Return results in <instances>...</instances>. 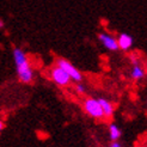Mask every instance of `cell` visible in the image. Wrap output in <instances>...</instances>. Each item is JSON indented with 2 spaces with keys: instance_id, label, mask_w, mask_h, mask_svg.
<instances>
[{
  "instance_id": "7",
  "label": "cell",
  "mask_w": 147,
  "mask_h": 147,
  "mask_svg": "<svg viewBox=\"0 0 147 147\" xmlns=\"http://www.w3.org/2000/svg\"><path fill=\"white\" fill-rule=\"evenodd\" d=\"M99 104H100V108H102V111H103V115H104V117H111L113 114H114V107L113 104L110 103L109 100L107 99H98Z\"/></svg>"
},
{
  "instance_id": "8",
  "label": "cell",
  "mask_w": 147,
  "mask_h": 147,
  "mask_svg": "<svg viewBox=\"0 0 147 147\" xmlns=\"http://www.w3.org/2000/svg\"><path fill=\"white\" fill-rule=\"evenodd\" d=\"M145 74H146V72H145V69L141 67L140 65L133 66L130 76H131V78H133L134 80H141V79L145 77Z\"/></svg>"
},
{
  "instance_id": "9",
  "label": "cell",
  "mask_w": 147,
  "mask_h": 147,
  "mask_svg": "<svg viewBox=\"0 0 147 147\" xmlns=\"http://www.w3.org/2000/svg\"><path fill=\"white\" fill-rule=\"evenodd\" d=\"M109 131H110V138L113 139V140H119V138L121 136V130L120 128L116 126L115 123L113 124H110V127H109Z\"/></svg>"
},
{
  "instance_id": "10",
  "label": "cell",
  "mask_w": 147,
  "mask_h": 147,
  "mask_svg": "<svg viewBox=\"0 0 147 147\" xmlns=\"http://www.w3.org/2000/svg\"><path fill=\"white\" fill-rule=\"evenodd\" d=\"M76 90H77V92H78V93H80V94L85 93V91H86L85 86H84V85H82V84H78V85H77V87H76Z\"/></svg>"
},
{
  "instance_id": "11",
  "label": "cell",
  "mask_w": 147,
  "mask_h": 147,
  "mask_svg": "<svg viewBox=\"0 0 147 147\" xmlns=\"http://www.w3.org/2000/svg\"><path fill=\"white\" fill-rule=\"evenodd\" d=\"M110 147H121V145H120L119 142H117V141H115V142H113V144H111V146H110Z\"/></svg>"
},
{
  "instance_id": "2",
  "label": "cell",
  "mask_w": 147,
  "mask_h": 147,
  "mask_svg": "<svg viewBox=\"0 0 147 147\" xmlns=\"http://www.w3.org/2000/svg\"><path fill=\"white\" fill-rule=\"evenodd\" d=\"M56 66H59V67H61L67 74L69 76L71 80H74V82L79 83L82 82L83 79V76L82 73L79 72V69L76 67L74 65H72L68 60H66V59H59V60L56 61Z\"/></svg>"
},
{
  "instance_id": "5",
  "label": "cell",
  "mask_w": 147,
  "mask_h": 147,
  "mask_svg": "<svg viewBox=\"0 0 147 147\" xmlns=\"http://www.w3.org/2000/svg\"><path fill=\"white\" fill-rule=\"evenodd\" d=\"M98 40L102 42V45L109 50L115 51V50L119 49V47H117V41L111 35L105 34V32H100L98 35Z\"/></svg>"
},
{
  "instance_id": "6",
  "label": "cell",
  "mask_w": 147,
  "mask_h": 147,
  "mask_svg": "<svg viewBox=\"0 0 147 147\" xmlns=\"http://www.w3.org/2000/svg\"><path fill=\"white\" fill-rule=\"evenodd\" d=\"M116 41H117V47H119V49L124 50V51L129 50L133 47V43H134L133 37L128 34H120L119 37L116 38Z\"/></svg>"
},
{
  "instance_id": "3",
  "label": "cell",
  "mask_w": 147,
  "mask_h": 147,
  "mask_svg": "<svg viewBox=\"0 0 147 147\" xmlns=\"http://www.w3.org/2000/svg\"><path fill=\"white\" fill-rule=\"evenodd\" d=\"M50 78L59 86H67L71 83L69 76L61 67H59V66H54L50 69Z\"/></svg>"
},
{
  "instance_id": "13",
  "label": "cell",
  "mask_w": 147,
  "mask_h": 147,
  "mask_svg": "<svg viewBox=\"0 0 147 147\" xmlns=\"http://www.w3.org/2000/svg\"><path fill=\"white\" fill-rule=\"evenodd\" d=\"M3 128H4V123H3L1 121H0V130H1Z\"/></svg>"
},
{
  "instance_id": "12",
  "label": "cell",
  "mask_w": 147,
  "mask_h": 147,
  "mask_svg": "<svg viewBox=\"0 0 147 147\" xmlns=\"http://www.w3.org/2000/svg\"><path fill=\"white\" fill-rule=\"evenodd\" d=\"M4 25H5V24H4V20H3V19H0V29H3Z\"/></svg>"
},
{
  "instance_id": "1",
  "label": "cell",
  "mask_w": 147,
  "mask_h": 147,
  "mask_svg": "<svg viewBox=\"0 0 147 147\" xmlns=\"http://www.w3.org/2000/svg\"><path fill=\"white\" fill-rule=\"evenodd\" d=\"M13 57L17 67V74L22 83L30 84L34 80V71L31 68V65L29 62V59L26 54L20 48L13 49Z\"/></svg>"
},
{
  "instance_id": "4",
  "label": "cell",
  "mask_w": 147,
  "mask_h": 147,
  "mask_svg": "<svg viewBox=\"0 0 147 147\" xmlns=\"http://www.w3.org/2000/svg\"><path fill=\"white\" fill-rule=\"evenodd\" d=\"M84 109H85V111L89 114L91 117H93V119H102V117H104L98 99H94V98H87V99H85V102H84Z\"/></svg>"
}]
</instances>
